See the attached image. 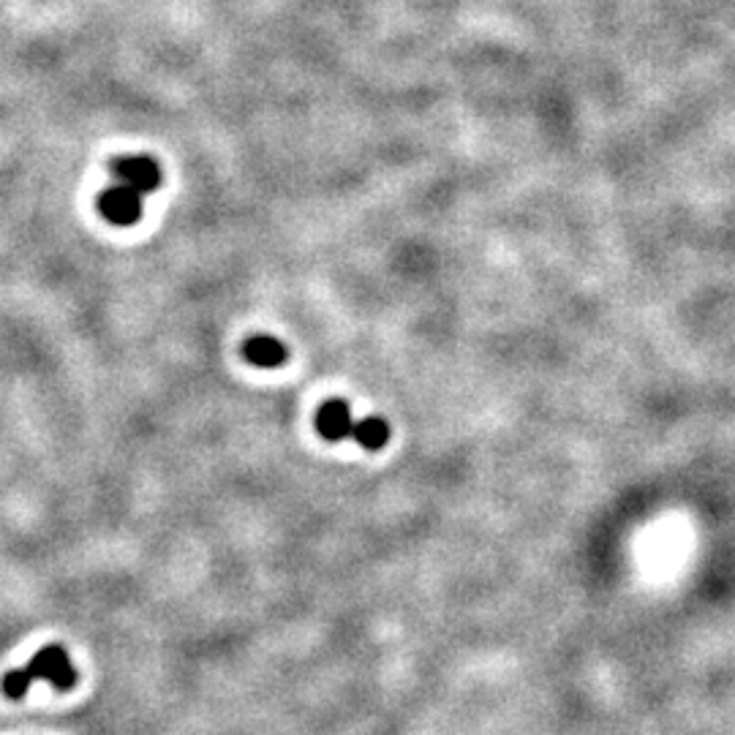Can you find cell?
Masks as SVG:
<instances>
[{
	"label": "cell",
	"mask_w": 735,
	"mask_h": 735,
	"mask_svg": "<svg viewBox=\"0 0 735 735\" xmlns=\"http://www.w3.org/2000/svg\"><path fill=\"white\" fill-rule=\"evenodd\" d=\"M33 681H47L52 684V689H58V692H69L74 689L79 681L77 670L71 665L69 654H66V648L63 646H44L36 654V657L30 659L28 665L22 667V670H9L0 686H3V695L9 697V700H22V697L28 695V686Z\"/></svg>",
	"instance_id": "6da1fadb"
},
{
	"label": "cell",
	"mask_w": 735,
	"mask_h": 735,
	"mask_svg": "<svg viewBox=\"0 0 735 735\" xmlns=\"http://www.w3.org/2000/svg\"><path fill=\"white\" fill-rule=\"evenodd\" d=\"M98 210H101V216L107 218L109 224H137L142 218V194L120 183V186L107 188L104 194L98 196Z\"/></svg>",
	"instance_id": "7a4b0ae2"
},
{
	"label": "cell",
	"mask_w": 735,
	"mask_h": 735,
	"mask_svg": "<svg viewBox=\"0 0 735 735\" xmlns=\"http://www.w3.org/2000/svg\"><path fill=\"white\" fill-rule=\"evenodd\" d=\"M115 175H118L123 186L134 188L139 194H150L161 183V172H158L156 161H150L145 156H128L115 161Z\"/></svg>",
	"instance_id": "3957f363"
},
{
	"label": "cell",
	"mask_w": 735,
	"mask_h": 735,
	"mask_svg": "<svg viewBox=\"0 0 735 735\" xmlns=\"http://www.w3.org/2000/svg\"><path fill=\"white\" fill-rule=\"evenodd\" d=\"M316 431L327 441H343L354 433L352 409L343 401H327L316 412Z\"/></svg>",
	"instance_id": "277c9868"
},
{
	"label": "cell",
	"mask_w": 735,
	"mask_h": 735,
	"mask_svg": "<svg viewBox=\"0 0 735 735\" xmlns=\"http://www.w3.org/2000/svg\"><path fill=\"white\" fill-rule=\"evenodd\" d=\"M286 346L273 335H256L248 338L243 346V357L256 368H278L286 363Z\"/></svg>",
	"instance_id": "5b68a950"
},
{
	"label": "cell",
	"mask_w": 735,
	"mask_h": 735,
	"mask_svg": "<svg viewBox=\"0 0 735 735\" xmlns=\"http://www.w3.org/2000/svg\"><path fill=\"white\" fill-rule=\"evenodd\" d=\"M352 439H357V444L365 450H382L390 441V425L382 417H365V420L354 422Z\"/></svg>",
	"instance_id": "8992f818"
}]
</instances>
